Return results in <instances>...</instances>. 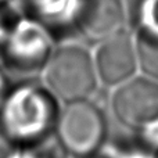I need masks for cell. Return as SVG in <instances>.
Instances as JSON below:
<instances>
[{
  "label": "cell",
  "mask_w": 158,
  "mask_h": 158,
  "mask_svg": "<svg viewBox=\"0 0 158 158\" xmlns=\"http://www.w3.org/2000/svg\"><path fill=\"white\" fill-rule=\"evenodd\" d=\"M58 114V100L46 85L25 79L7 93L0 108V125L17 147L38 144L52 139Z\"/></svg>",
  "instance_id": "6da1fadb"
},
{
  "label": "cell",
  "mask_w": 158,
  "mask_h": 158,
  "mask_svg": "<svg viewBox=\"0 0 158 158\" xmlns=\"http://www.w3.org/2000/svg\"><path fill=\"white\" fill-rule=\"evenodd\" d=\"M53 32L28 15H17L0 46V65L7 74L33 79L53 54Z\"/></svg>",
  "instance_id": "7a4b0ae2"
},
{
  "label": "cell",
  "mask_w": 158,
  "mask_h": 158,
  "mask_svg": "<svg viewBox=\"0 0 158 158\" xmlns=\"http://www.w3.org/2000/svg\"><path fill=\"white\" fill-rule=\"evenodd\" d=\"M42 74L47 89L65 104L90 98L100 82L93 53L79 43L56 46Z\"/></svg>",
  "instance_id": "3957f363"
},
{
  "label": "cell",
  "mask_w": 158,
  "mask_h": 158,
  "mask_svg": "<svg viewBox=\"0 0 158 158\" xmlns=\"http://www.w3.org/2000/svg\"><path fill=\"white\" fill-rule=\"evenodd\" d=\"M54 136L67 154L79 158L94 156L106 142V117L89 98L67 103L60 108Z\"/></svg>",
  "instance_id": "277c9868"
},
{
  "label": "cell",
  "mask_w": 158,
  "mask_h": 158,
  "mask_svg": "<svg viewBox=\"0 0 158 158\" xmlns=\"http://www.w3.org/2000/svg\"><path fill=\"white\" fill-rule=\"evenodd\" d=\"M112 111L122 125L140 131L158 121V81L133 77L117 86Z\"/></svg>",
  "instance_id": "5b68a950"
},
{
  "label": "cell",
  "mask_w": 158,
  "mask_h": 158,
  "mask_svg": "<svg viewBox=\"0 0 158 158\" xmlns=\"http://www.w3.org/2000/svg\"><path fill=\"white\" fill-rule=\"evenodd\" d=\"M98 81L106 86H119L135 77L139 58L135 33L126 29L96 43L93 52Z\"/></svg>",
  "instance_id": "8992f818"
},
{
  "label": "cell",
  "mask_w": 158,
  "mask_h": 158,
  "mask_svg": "<svg viewBox=\"0 0 158 158\" xmlns=\"http://www.w3.org/2000/svg\"><path fill=\"white\" fill-rule=\"evenodd\" d=\"M128 7L123 0H82L74 28L90 43H98L126 29Z\"/></svg>",
  "instance_id": "52a82bcc"
},
{
  "label": "cell",
  "mask_w": 158,
  "mask_h": 158,
  "mask_svg": "<svg viewBox=\"0 0 158 158\" xmlns=\"http://www.w3.org/2000/svg\"><path fill=\"white\" fill-rule=\"evenodd\" d=\"M139 68L146 77L158 81V36L136 31L135 33Z\"/></svg>",
  "instance_id": "ba28073f"
},
{
  "label": "cell",
  "mask_w": 158,
  "mask_h": 158,
  "mask_svg": "<svg viewBox=\"0 0 158 158\" xmlns=\"http://www.w3.org/2000/svg\"><path fill=\"white\" fill-rule=\"evenodd\" d=\"M65 151L60 143H52V139L31 146H18L8 158H65Z\"/></svg>",
  "instance_id": "9c48e42d"
},
{
  "label": "cell",
  "mask_w": 158,
  "mask_h": 158,
  "mask_svg": "<svg viewBox=\"0 0 158 158\" xmlns=\"http://www.w3.org/2000/svg\"><path fill=\"white\" fill-rule=\"evenodd\" d=\"M137 31L158 36V0H143L139 8Z\"/></svg>",
  "instance_id": "30bf717a"
},
{
  "label": "cell",
  "mask_w": 158,
  "mask_h": 158,
  "mask_svg": "<svg viewBox=\"0 0 158 158\" xmlns=\"http://www.w3.org/2000/svg\"><path fill=\"white\" fill-rule=\"evenodd\" d=\"M111 158H157V154L147 150L137 143L136 146H125V147L112 148L108 153Z\"/></svg>",
  "instance_id": "8fae6325"
},
{
  "label": "cell",
  "mask_w": 158,
  "mask_h": 158,
  "mask_svg": "<svg viewBox=\"0 0 158 158\" xmlns=\"http://www.w3.org/2000/svg\"><path fill=\"white\" fill-rule=\"evenodd\" d=\"M15 147L17 146L11 142L10 137L6 135V132L3 131L2 125H0V158H8Z\"/></svg>",
  "instance_id": "7c38bea8"
},
{
  "label": "cell",
  "mask_w": 158,
  "mask_h": 158,
  "mask_svg": "<svg viewBox=\"0 0 158 158\" xmlns=\"http://www.w3.org/2000/svg\"><path fill=\"white\" fill-rule=\"evenodd\" d=\"M10 89H11V85H10V79H8V74L0 65V108H2Z\"/></svg>",
  "instance_id": "4fadbf2b"
},
{
  "label": "cell",
  "mask_w": 158,
  "mask_h": 158,
  "mask_svg": "<svg viewBox=\"0 0 158 158\" xmlns=\"http://www.w3.org/2000/svg\"><path fill=\"white\" fill-rule=\"evenodd\" d=\"M4 6H6V3L4 4H0V46H2L3 39H4L8 28H10V25L13 24L14 18H15V17H13V18H11V17H7L4 13H3V11H4Z\"/></svg>",
  "instance_id": "5bb4252c"
},
{
  "label": "cell",
  "mask_w": 158,
  "mask_h": 158,
  "mask_svg": "<svg viewBox=\"0 0 158 158\" xmlns=\"http://www.w3.org/2000/svg\"><path fill=\"white\" fill-rule=\"evenodd\" d=\"M85 158H111L108 156V154H106V156H97V154H94V156H89V157H85Z\"/></svg>",
  "instance_id": "9a60e30c"
},
{
  "label": "cell",
  "mask_w": 158,
  "mask_h": 158,
  "mask_svg": "<svg viewBox=\"0 0 158 158\" xmlns=\"http://www.w3.org/2000/svg\"><path fill=\"white\" fill-rule=\"evenodd\" d=\"M8 0H0V4H4V3H7Z\"/></svg>",
  "instance_id": "2e32d148"
},
{
  "label": "cell",
  "mask_w": 158,
  "mask_h": 158,
  "mask_svg": "<svg viewBox=\"0 0 158 158\" xmlns=\"http://www.w3.org/2000/svg\"><path fill=\"white\" fill-rule=\"evenodd\" d=\"M157 158H158V153H157Z\"/></svg>",
  "instance_id": "e0dca14e"
}]
</instances>
